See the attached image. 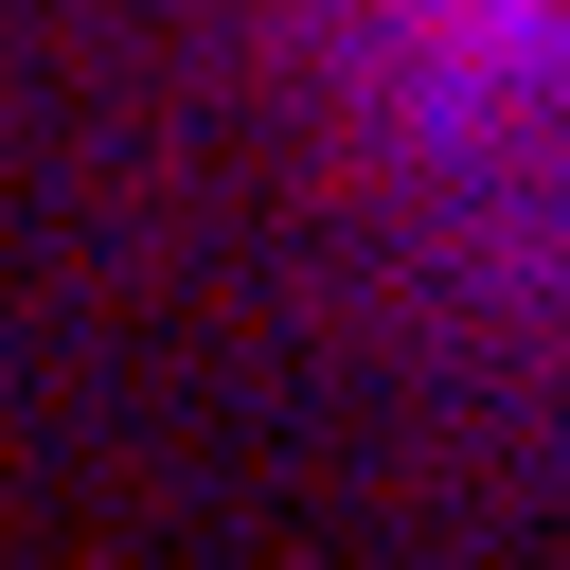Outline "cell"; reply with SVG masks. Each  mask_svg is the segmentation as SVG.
<instances>
[{
    "label": "cell",
    "mask_w": 570,
    "mask_h": 570,
    "mask_svg": "<svg viewBox=\"0 0 570 570\" xmlns=\"http://www.w3.org/2000/svg\"><path fill=\"white\" fill-rule=\"evenodd\" d=\"M392 36H410V71L445 89V107H481V89H534L552 53H570V0H374Z\"/></svg>",
    "instance_id": "cell-1"
}]
</instances>
